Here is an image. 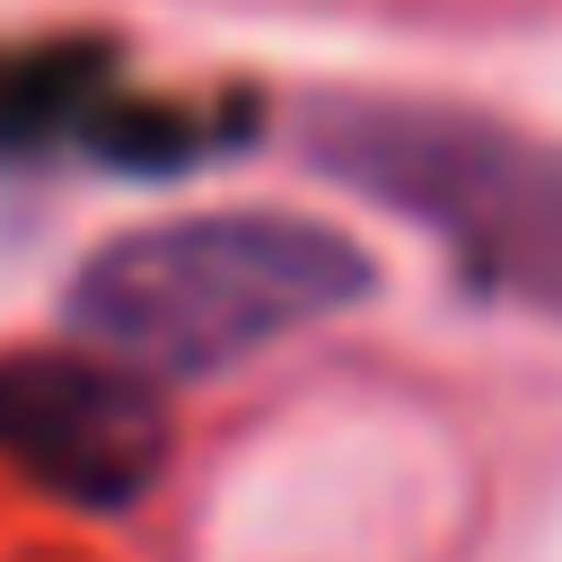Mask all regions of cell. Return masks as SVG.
I'll use <instances>...</instances> for the list:
<instances>
[{"label": "cell", "instance_id": "1", "mask_svg": "<svg viewBox=\"0 0 562 562\" xmlns=\"http://www.w3.org/2000/svg\"><path fill=\"white\" fill-rule=\"evenodd\" d=\"M369 290H378V263L342 228L246 202V211H184V220L105 237L79 263L61 316L88 351L158 386V378L237 369L281 334H307L360 307Z\"/></svg>", "mask_w": 562, "mask_h": 562}, {"label": "cell", "instance_id": "2", "mask_svg": "<svg viewBox=\"0 0 562 562\" xmlns=\"http://www.w3.org/2000/svg\"><path fill=\"white\" fill-rule=\"evenodd\" d=\"M307 149L351 193L439 228L483 290L562 307V140L448 105H334Z\"/></svg>", "mask_w": 562, "mask_h": 562}, {"label": "cell", "instance_id": "3", "mask_svg": "<svg viewBox=\"0 0 562 562\" xmlns=\"http://www.w3.org/2000/svg\"><path fill=\"white\" fill-rule=\"evenodd\" d=\"M167 404L140 369L105 351H0V457L70 501V509H132L167 474Z\"/></svg>", "mask_w": 562, "mask_h": 562}, {"label": "cell", "instance_id": "4", "mask_svg": "<svg viewBox=\"0 0 562 562\" xmlns=\"http://www.w3.org/2000/svg\"><path fill=\"white\" fill-rule=\"evenodd\" d=\"M88 79H97V53H18V61H0V149H26L61 114H88Z\"/></svg>", "mask_w": 562, "mask_h": 562}]
</instances>
